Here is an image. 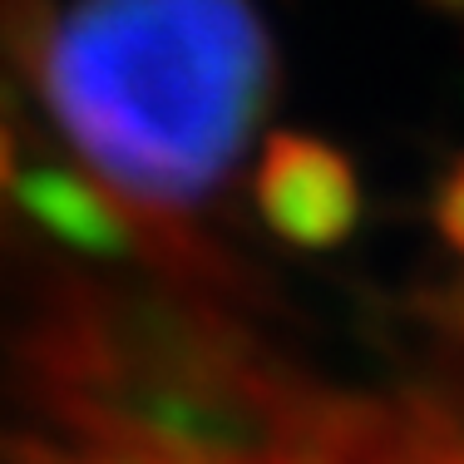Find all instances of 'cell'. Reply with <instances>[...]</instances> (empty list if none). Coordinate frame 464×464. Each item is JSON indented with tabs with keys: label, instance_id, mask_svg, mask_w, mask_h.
I'll return each instance as SVG.
<instances>
[{
	"label": "cell",
	"instance_id": "1",
	"mask_svg": "<svg viewBox=\"0 0 464 464\" xmlns=\"http://www.w3.org/2000/svg\"><path fill=\"white\" fill-rule=\"evenodd\" d=\"M45 94L119 198L188 208L257 134L272 45L252 0H74L45 54Z\"/></svg>",
	"mask_w": 464,
	"mask_h": 464
}]
</instances>
